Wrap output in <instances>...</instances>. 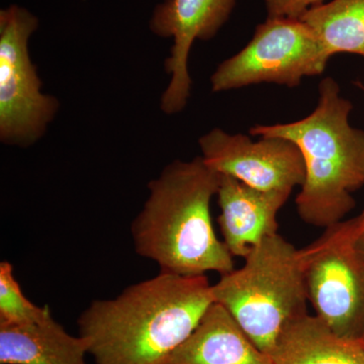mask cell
<instances>
[{"label": "cell", "instance_id": "5bb4252c", "mask_svg": "<svg viewBox=\"0 0 364 364\" xmlns=\"http://www.w3.org/2000/svg\"><path fill=\"white\" fill-rule=\"evenodd\" d=\"M299 20L311 28L328 59L339 53L364 58V0H331Z\"/></svg>", "mask_w": 364, "mask_h": 364}, {"label": "cell", "instance_id": "e0dca14e", "mask_svg": "<svg viewBox=\"0 0 364 364\" xmlns=\"http://www.w3.org/2000/svg\"><path fill=\"white\" fill-rule=\"evenodd\" d=\"M340 224H341L345 232L348 234L354 248L356 249V251L360 254L361 257L364 259V227L353 228L347 221L340 222Z\"/></svg>", "mask_w": 364, "mask_h": 364}, {"label": "cell", "instance_id": "2e32d148", "mask_svg": "<svg viewBox=\"0 0 364 364\" xmlns=\"http://www.w3.org/2000/svg\"><path fill=\"white\" fill-rule=\"evenodd\" d=\"M268 18H299L324 0H264Z\"/></svg>", "mask_w": 364, "mask_h": 364}, {"label": "cell", "instance_id": "8992f818", "mask_svg": "<svg viewBox=\"0 0 364 364\" xmlns=\"http://www.w3.org/2000/svg\"><path fill=\"white\" fill-rule=\"evenodd\" d=\"M328 62L317 38L304 21L267 18L240 52L217 67L210 85L214 92L260 83L294 88L305 77L321 75Z\"/></svg>", "mask_w": 364, "mask_h": 364}, {"label": "cell", "instance_id": "9a60e30c", "mask_svg": "<svg viewBox=\"0 0 364 364\" xmlns=\"http://www.w3.org/2000/svg\"><path fill=\"white\" fill-rule=\"evenodd\" d=\"M49 306L33 304L23 294L9 261L0 263V325H31L51 316Z\"/></svg>", "mask_w": 364, "mask_h": 364}, {"label": "cell", "instance_id": "7c38bea8", "mask_svg": "<svg viewBox=\"0 0 364 364\" xmlns=\"http://www.w3.org/2000/svg\"><path fill=\"white\" fill-rule=\"evenodd\" d=\"M270 358L273 364H364V340L340 336L306 314L282 329Z\"/></svg>", "mask_w": 364, "mask_h": 364}, {"label": "cell", "instance_id": "ba28073f", "mask_svg": "<svg viewBox=\"0 0 364 364\" xmlns=\"http://www.w3.org/2000/svg\"><path fill=\"white\" fill-rule=\"evenodd\" d=\"M198 146L208 166L251 188L291 193L305 181L303 155L287 139L253 141L250 136L215 128L200 136Z\"/></svg>", "mask_w": 364, "mask_h": 364}, {"label": "cell", "instance_id": "52a82bcc", "mask_svg": "<svg viewBox=\"0 0 364 364\" xmlns=\"http://www.w3.org/2000/svg\"><path fill=\"white\" fill-rule=\"evenodd\" d=\"M309 303L342 337L364 340V259L341 224L299 249Z\"/></svg>", "mask_w": 364, "mask_h": 364}, {"label": "cell", "instance_id": "277c9868", "mask_svg": "<svg viewBox=\"0 0 364 364\" xmlns=\"http://www.w3.org/2000/svg\"><path fill=\"white\" fill-rule=\"evenodd\" d=\"M213 296L270 355L282 329L308 314L299 249L279 233L268 237L251 249L243 267L221 275L213 284Z\"/></svg>", "mask_w": 364, "mask_h": 364}, {"label": "cell", "instance_id": "5b68a950", "mask_svg": "<svg viewBox=\"0 0 364 364\" xmlns=\"http://www.w3.org/2000/svg\"><path fill=\"white\" fill-rule=\"evenodd\" d=\"M39 20L25 7L0 11V140L30 147L44 136L59 102L41 91L42 81L28 51Z\"/></svg>", "mask_w": 364, "mask_h": 364}, {"label": "cell", "instance_id": "4fadbf2b", "mask_svg": "<svg viewBox=\"0 0 364 364\" xmlns=\"http://www.w3.org/2000/svg\"><path fill=\"white\" fill-rule=\"evenodd\" d=\"M88 345L49 316L31 325H0V364H87Z\"/></svg>", "mask_w": 364, "mask_h": 364}, {"label": "cell", "instance_id": "ac0fdd59", "mask_svg": "<svg viewBox=\"0 0 364 364\" xmlns=\"http://www.w3.org/2000/svg\"><path fill=\"white\" fill-rule=\"evenodd\" d=\"M348 224L350 225L351 227L353 228H363L364 227V210L361 213L360 215H358V217L354 218V219L349 220Z\"/></svg>", "mask_w": 364, "mask_h": 364}, {"label": "cell", "instance_id": "30bf717a", "mask_svg": "<svg viewBox=\"0 0 364 364\" xmlns=\"http://www.w3.org/2000/svg\"><path fill=\"white\" fill-rule=\"evenodd\" d=\"M291 195L259 191L233 177L221 176L217 193L221 210L218 224L223 242L233 257L244 259L260 242L277 234V214Z\"/></svg>", "mask_w": 364, "mask_h": 364}, {"label": "cell", "instance_id": "6da1fadb", "mask_svg": "<svg viewBox=\"0 0 364 364\" xmlns=\"http://www.w3.org/2000/svg\"><path fill=\"white\" fill-rule=\"evenodd\" d=\"M215 303L207 275L159 272L114 299H95L77 320L95 364H160Z\"/></svg>", "mask_w": 364, "mask_h": 364}, {"label": "cell", "instance_id": "8fae6325", "mask_svg": "<svg viewBox=\"0 0 364 364\" xmlns=\"http://www.w3.org/2000/svg\"><path fill=\"white\" fill-rule=\"evenodd\" d=\"M160 364H273L224 306L214 303L193 334Z\"/></svg>", "mask_w": 364, "mask_h": 364}, {"label": "cell", "instance_id": "3957f363", "mask_svg": "<svg viewBox=\"0 0 364 364\" xmlns=\"http://www.w3.org/2000/svg\"><path fill=\"white\" fill-rule=\"evenodd\" d=\"M350 100L338 82L326 77L318 85L317 107L293 123L256 124L250 136L293 142L305 162V181L296 198L301 221L330 228L355 207L352 193L364 188V131L349 122Z\"/></svg>", "mask_w": 364, "mask_h": 364}, {"label": "cell", "instance_id": "7a4b0ae2", "mask_svg": "<svg viewBox=\"0 0 364 364\" xmlns=\"http://www.w3.org/2000/svg\"><path fill=\"white\" fill-rule=\"evenodd\" d=\"M220 178L200 156L169 163L148 184L147 200L132 222L136 252L161 272L196 277L234 270V257L215 235L210 214Z\"/></svg>", "mask_w": 364, "mask_h": 364}, {"label": "cell", "instance_id": "9c48e42d", "mask_svg": "<svg viewBox=\"0 0 364 364\" xmlns=\"http://www.w3.org/2000/svg\"><path fill=\"white\" fill-rule=\"evenodd\" d=\"M235 4L236 0H164L155 7L151 32L173 41L164 63L170 75L160 102L164 114H178L188 105L193 86L188 57L193 43L212 40L229 20Z\"/></svg>", "mask_w": 364, "mask_h": 364}]
</instances>
